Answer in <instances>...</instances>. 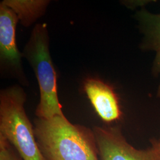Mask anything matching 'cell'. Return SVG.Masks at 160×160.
<instances>
[{"label": "cell", "instance_id": "obj_8", "mask_svg": "<svg viewBox=\"0 0 160 160\" xmlns=\"http://www.w3.org/2000/svg\"><path fill=\"white\" fill-rule=\"evenodd\" d=\"M1 2L16 12L24 26L29 27L45 12L49 1L5 0Z\"/></svg>", "mask_w": 160, "mask_h": 160}, {"label": "cell", "instance_id": "obj_3", "mask_svg": "<svg viewBox=\"0 0 160 160\" xmlns=\"http://www.w3.org/2000/svg\"><path fill=\"white\" fill-rule=\"evenodd\" d=\"M49 45V38L46 24H38L33 29L22 53L23 57L28 60L34 71L38 81L40 102L35 114L38 118L42 119L64 115L58 100L57 75Z\"/></svg>", "mask_w": 160, "mask_h": 160}, {"label": "cell", "instance_id": "obj_11", "mask_svg": "<svg viewBox=\"0 0 160 160\" xmlns=\"http://www.w3.org/2000/svg\"><path fill=\"white\" fill-rule=\"evenodd\" d=\"M153 145L155 147V148L157 149L158 152L160 155V139L158 141H155L153 143Z\"/></svg>", "mask_w": 160, "mask_h": 160}, {"label": "cell", "instance_id": "obj_1", "mask_svg": "<svg viewBox=\"0 0 160 160\" xmlns=\"http://www.w3.org/2000/svg\"><path fill=\"white\" fill-rule=\"evenodd\" d=\"M34 132L45 160H100L93 130L71 123L65 115L37 118Z\"/></svg>", "mask_w": 160, "mask_h": 160}, {"label": "cell", "instance_id": "obj_7", "mask_svg": "<svg viewBox=\"0 0 160 160\" xmlns=\"http://www.w3.org/2000/svg\"><path fill=\"white\" fill-rule=\"evenodd\" d=\"M136 18L143 35L142 48L156 52L160 51V14H155L142 9L138 12Z\"/></svg>", "mask_w": 160, "mask_h": 160}, {"label": "cell", "instance_id": "obj_4", "mask_svg": "<svg viewBox=\"0 0 160 160\" xmlns=\"http://www.w3.org/2000/svg\"><path fill=\"white\" fill-rule=\"evenodd\" d=\"M18 18L16 12L0 4V65L1 74L17 80L23 86L29 82L23 71V54L17 48L16 29Z\"/></svg>", "mask_w": 160, "mask_h": 160}, {"label": "cell", "instance_id": "obj_5", "mask_svg": "<svg viewBox=\"0 0 160 160\" xmlns=\"http://www.w3.org/2000/svg\"><path fill=\"white\" fill-rule=\"evenodd\" d=\"M100 160H160L154 145L138 149L126 141L119 127L93 128Z\"/></svg>", "mask_w": 160, "mask_h": 160}, {"label": "cell", "instance_id": "obj_9", "mask_svg": "<svg viewBox=\"0 0 160 160\" xmlns=\"http://www.w3.org/2000/svg\"><path fill=\"white\" fill-rule=\"evenodd\" d=\"M0 160H23L12 145L1 137H0Z\"/></svg>", "mask_w": 160, "mask_h": 160}, {"label": "cell", "instance_id": "obj_2", "mask_svg": "<svg viewBox=\"0 0 160 160\" xmlns=\"http://www.w3.org/2000/svg\"><path fill=\"white\" fill-rule=\"evenodd\" d=\"M26 94L19 86L6 88L0 93V137L16 149L23 160H45L34 135L24 104Z\"/></svg>", "mask_w": 160, "mask_h": 160}, {"label": "cell", "instance_id": "obj_6", "mask_svg": "<svg viewBox=\"0 0 160 160\" xmlns=\"http://www.w3.org/2000/svg\"><path fill=\"white\" fill-rule=\"evenodd\" d=\"M84 91L98 116L106 123L119 120L122 116L119 99L113 88L98 79H87Z\"/></svg>", "mask_w": 160, "mask_h": 160}, {"label": "cell", "instance_id": "obj_10", "mask_svg": "<svg viewBox=\"0 0 160 160\" xmlns=\"http://www.w3.org/2000/svg\"><path fill=\"white\" fill-rule=\"evenodd\" d=\"M153 70L156 74H160V51L157 52L153 63ZM157 97L160 98V81L157 90Z\"/></svg>", "mask_w": 160, "mask_h": 160}]
</instances>
